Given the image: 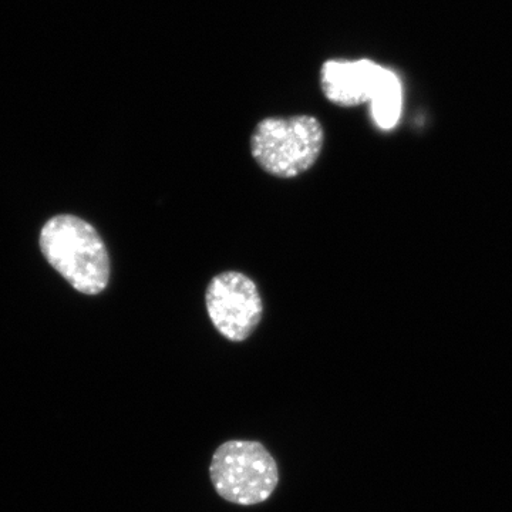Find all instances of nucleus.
Wrapping results in <instances>:
<instances>
[{
    "label": "nucleus",
    "mask_w": 512,
    "mask_h": 512,
    "mask_svg": "<svg viewBox=\"0 0 512 512\" xmlns=\"http://www.w3.org/2000/svg\"><path fill=\"white\" fill-rule=\"evenodd\" d=\"M210 474L217 493L239 505L264 503L279 480L274 457L255 441L222 444L212 457Z\"/></svg>",
    "instance_id": "3"
},
{
    "label": "nucleus",
    "mask_w": 512,
    "mask_h": 512,
    "mask_svg": "<svg viewBox=\"0 0 512 512\" xmlns=\"http://www.w3.org/2000/svg\"><path fill=\"white\" fill-rule=\"evenodd\" d=\"M386 67L372 60H329L320 69V87L326 99L343 107L372 101Z\"/></svg>",
    "instance_id": "5"
},
{
    "label": "nucleus",
    "mask_w": 512,
    "mask_h": 512,
    "mask_svg": "<svg viewBox=\"0 0 512 512\" xmlns=\"http://www.w3.org/2000/svg\"><path fill=\"white\" fill-rule=\"evenodd\" d=\"M49 264L77 291L97 295L109 284L110 258L92 225L73 215L52 218L40 234Z\"/></svg>",
    "instance_id": "1"
},
{
    "label": "nucleus",
    "mask_w": 512,
    "mask_h": 512,
    "mask_svg": "<svg viewBox=\"0 0 512 512\" xmlns=\"http://www.w3.org/2000/svg\"><path fill=\"white\" fill-rule=\"evenodd\" d=\"M205 303L212 325L232 342L247 340L264 315V302L258 286L237 271L214 276L205 292Z\"/></svg>",
    "instance_id": "4"
},
{
    "label": "nucleus",
    "mask_w": 512,
    "mask_h": 512,
    "mask_svg": "<svg viewBox=\"0 0 512 512\" xmlns=\"http://www.w3.org/2000/svg\"><path fill=\"white\" fill-rule=\"evenodd\" d=\"M325 131L316 117H269L256 126L251 153L266 173L295 178L311 170L322 153Z\"/></svg>",
    "instance_id": "2"
},
{
    "label": "nucleus",
    "mask_w": 512,
    "mask_h": 512,
    "mask_svg": "<svg viewBox=\"0 0 512 512\" xmlns=\"http://www.w3.org/2000/svg\"><path fill=\"white\" fill-rule=\"evenodd\" d=\"M373 119L377 126L383 130H390L396 126L402 114L403 92L399 77L392 70L387 69L382 83L370 101Z\"/></svg>",
    "instance_id": "6"
}]
</instances>
